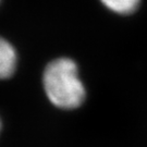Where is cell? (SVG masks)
<instances>
[{"instance_id":"6da1fadb","label":"cell","mask_w":147,"mask_h":147,"mask_svg":"<svg viewBox=\"0 0 147 147\" xmlns=\"http://www.w3.org/2000/svg\"><path fill=\"white\" fill-rule=\"evenodd\" d=\"M42 84L48 99L58 108L74 109L84 102L85 86L72 59L58 58L51 61L44 71Z\"/></svg>"},{"instance_id":"7a4b0ae2","label":"cell","mask_w":147,"mask_h":147,"mask_svg":"<svg viewBox=\"0 0 147 147\" xmlns=\"http://www.w3.org/2000/svg\"><path fill=\"white\" fill-rule=\"evenodd\" d=\"M18 63V55L14 47L0 36V80L10 78L14 73Z\"/></svg>"},{"instance_id":"3957f363","label":"cell","mask_w":147,"mask_h":147,"mask_svg":"<svg viewBox=\"0 0 147 147\" xmlns=\"http://www.w3.org/2000/svg\"><path fill=\"white\" fill-rule=\"evenodd\" d=\"M107 9L117 14H132L140 7L141 0H100Z\"/></svg>"},{"instance_id":"277c9868","label":"cell","mask_w":147,"mask_h":147,"mask_svg":"<svg viewBox=\"0 0 147 147\" xmlns=\"http://www.w3.org/2000/svg\"><path fill=\"white\" fill-rule=\"evenodd\" d=\"M0 129H1V123H0Z\"/></svg>"}]
</instances>
